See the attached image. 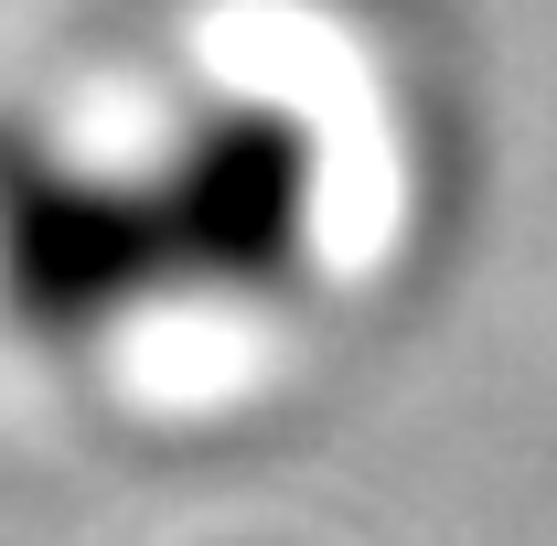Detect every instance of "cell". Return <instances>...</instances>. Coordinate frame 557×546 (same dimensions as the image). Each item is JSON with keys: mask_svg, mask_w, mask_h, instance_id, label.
I'll return each mask as SVG.
<instances>
[{"mask_svg": "<svg viewBox=\"0 0 557 546\" xmlns=\"http://www.w3.org/2000/svg\"><path fill=\"white\" fill-rule=\"evenodd\" d=\"M289 247V161L278 139L225 129L214 150L172 172H129L108 194H33L0 236V278L22 289L33 322H97L119 300L205 289V278H258Z\"/></svg>", "mask_w": 557, "mask_h": 546, "instance_id": "6da1fadb", "label": "cell"}]
</instances>
